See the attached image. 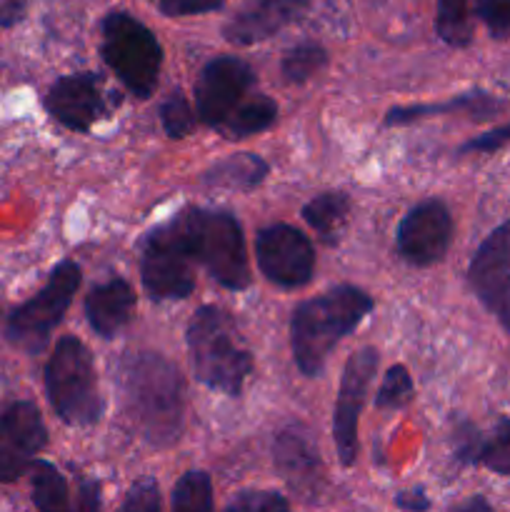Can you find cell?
<instances>
[{"label":"cell","instance_id":"obj_1","mask_svg":"<svg viewBox=\"0 0 510 512\" xmlns=\"http://www.w3.org/2000/svg\"><path fill=\"white\" fill-rule=\"evenodd\" d=\"M120 395L135 430L148 443L165 448L183 430L185 385L178 368L158 353L125 355L118 368Z\"/></svg>","mask_w":510,"mask_h":512},{"label":"cell","instance_id":"obj_2","mask_svg":"<svg viewBox=\"0 0 510 512\" xmlns=\"http://www.w3.org/2000/svg\"><path fill=\"white\" fill-rule=\"evenodd\" d=\"M370 310L373 298L355 285H338L300 303L290 318V348L300 373L308 378L323 373L335 345L353 333Z\"/></svg>","mask_w":510,"mask_h":512},{"label":"cell","instance_id":"obj_3","mask_svg":"<svg viewBox=\"0 0 510 512\" xmlns=\"http://www.w3.org/2000/svg\"><path fill=\"white\" fill-rule=\"evenodd\" d=\"M188 358L195 378L210 390L238 398L253 373V355L245 348L235 320L215 305H203L190 318Z\"/></svg>","mask_w":510,"mask_h":512},{"label":"cell","instance_id":"obj_4","mask_svg":"<svg viewBox=\"0 0 510 512\" xmlns=\"http://www.w3.org/2000/svg\"><path fill=\"white\" fill-rule=\"evenodd\" d=\"M188 253L203 265L210 278L228 290H245L250 285V263L243 228L235 215L225 210L188 208L175 218Z\"/></svg>","mask_w":510,"mask_h":512},{"label":"cell","instance_id":"obj_5","mask_svg":"<svg viewBox=\"0 0 510 512\" xmlns=\"http://www.w3.org/2000/svg\"><path fill=\"white\" fill-rule=\"evenodd\" d=\"M45 390L58 418L73 428H90L103 415L93 355L78 338H60L45 365Z\"/></svg>","mask_w":510,"mask_h":512},{"label":"cell","instance_id":"obj_6","mask_svg":"<svg viewBox=\"0 0 510 512\" xmlns=\"http://www.w3.org/2000/svg\"><path fill=\"white\" fill-rule=\"evenodd\" d=\"M100 55L135 98H150L158 85L163 50L158 38L128 13H108L100 25Z\"/></svg>","mask_w":510,"mask_h":512},{"label":"cell","instance_id":"obj_7","mask_svg":"<svg viewBox=\"0 0 510 512\" xmlns=\"http://www.w3.org/2000/svg\"><path fill=\"white\" fill-rule=\"evenodd\" d=\"M80 278L83 275L73 260H63L55 265L40 293L10 313L8 325H5L8 338L28 353H40L55 325L68 313L80 288Z\"/></svg>","mask_w":510,"mask_h":512},{"label":"cell","instance_id":"obj_8","mask_svg":"<svg viewBox=\"0 0 510 512\" xmlns=\"http://www.w3.org/2000/svg\"><path fill=\"white\" fill-rule=\"evenodd\" d=\"M188 245L175 218L148 235L140 258L143 288L155 300H183L193 293L195 278L190 270Z\"/></svg>","mask_w":510,"mask_h":512},{"label":"cell","instance_id":"obj_9","mask_svg":"<svg viewBox=\"0 0 510 512\" xmlns=\"http://www.w3.org/2000/svg\"><path fill=\"white\" fill-rule=\"evenodd\" d=\"M378 363V350L363 348L350 355L343 375H340V390L333 410V440L343 468H350L358 458L360 413H363L365 400H368V390L375 378V370H378Z\"/></svg>","mask_w":510,"mask_h":512},{"label":"cell","instance_id":"obj_10","mask_svg":"<svg viewBox=\"0 0 510 512\" xmlns=\"http://www.w3.org/2000/svg\"><path fill=\"white\" fill-rule=\"evenodd\" d=\"M255 260L270 283L280 288H303L313 280V243L298 228L285 223L268 225L255 238Z\"/></svg>","mask_w":510,"mask_h":512},{"label":"cell","instance_id":"obj_11","mask_svg":"<svg viewBox=\"0 0 510 512\" xmlns=\"http://www.w3.org/2000/svg\"><path fill=\"white\" fill-rule=\"evenodd\" d=\"M468 283L483 308L510 333V223L498 225L478 245Z\"/></svg>","mask_w":510,"mask_h":512},{"label":"cell","instance_id":"obj_12","mask_svg":"<svg viewBox=\"0 0 510 512\" xmlns=\"http://www.w3.org/2000/svg\"><path fill=\"white\" fill-rule=\"evenodd\" d=\"M450 240H453V215L448 205L438 198L413 205L400 220L398 233H395L400 258L418 268H428L443 260Z\"/></svg>","mask_w":510,"mask_h":512},{"label":"cell","instance_id":"obj_13","mask_svg":"<svg viewBox=\"0 0 510 512\" xmlns=\"http://www.w3.org/2000/svg\"><path fill=\"white\" fill-rule=\"evenodd\" d=\"M255 85V70L245 60L223 55L210 60L195 83V110L210 128H218Z\"/></svg>","mask_w":510,"mask_h":512},{"label":"cell","instance_id":"obj_14","mask_svg":"<svg viewBox=\"0 0 510 512\" xmlns=\"http://www.w3.org/2000/svg\"><path fill=\"white\" fill-rule=\"evenodd\" d=\"M45 443L48 430L33 403L15 400L5 405L0 410V483L23 478Z\"/></svg>","mask_w":510,"mask_h":512},{"label":"cell","instance_id":"obj_15","mask_svg":"<svg viewBox=\"0 0 510 512\" xmlns=\"http://www.w3.org/2000/svg\"><path fill=\"white\" fill-rule=\"evenodd\" d=\"M45 108L63 128L88 133L95 120L103 115V93L93 73L63 75L50 85Z\"/></svg>","mask_w":510,"mask_h":512},{"label":"cell","instance_id":"obj_16","mask_svg":"<svg viewBox=\"0 0 510 512\" xmlns=\"http://www.w3.org/2000/svg\"><path fill=\"white\" fill-rule=\"evenodd\" d=\"M308 5L310 0H248L225 23L223 35L233 45L263 43L303 18Z\"/></svg>","mask_w":510,"mask_h":512},{"label":"cell","instance_id":"obj_17","mask_svg":"<svg viewBox=\"0 0 510 512\" xmlns=\"http://www.w3.org/2000/svg\"><path fill=\"white\" fill-rule=\"evenodd\" d=\"M135 310V293L128 280L110 278L95 285L85 298L88 323L100 338H113L128 325Z\"/></svg>","mask_w":510,"mask_h":512},{"label":"cell","instance_id":"obj_18","mask_svg":"<svg viewBox=\"0 0 510 512\" xmlns=\"http://www.w3.org/2000/svg\"><path fill=\"white\" fill-rule=\"evenodd\" d=\"M273 458L280 473L293 485L315 483L320 475V455L303 425H288L273 443Z\"/></svg>","mask_w":510,"mask_h":512},{"label":"cell","instance_id":"obj_19","mask_svg":"<svg viewBox=\"0 0 510 512\" xmlns=\"http://www.w3.org/2000/svg\"><path fill=\"white\" fill-rule=\"evenodd\" d=\"M503 108L500 100L488 95L485 90H470V93L458 95V98L448 100V103H430V105H400V108H390L385 115V128L393 125H408L418 123L423 118H433V115H448V113H470L475 118H493L498 110Z\"/></svg>","mask_w":510,"mask_h":512},{"label":"cell","instance_id":"obj_20","mask_svg":"<svg viewBox=\"0 0 510 512\" xmlns=\"http://www.w3.org/2000/svg\"><path fill=\"white\" fill-rule=\"evenodd\" d=\"M265 175H268V163L263 158H258L255 153H235L205 170L203 183L208 188L248 193L263 183Z\"/></svg>","mask_w":510,"mask_h":512},{"label":"cell","instance_id":"obj_21","mask_svg":"<svg viewBox=\"0 0 510 512\" xmlns=\"http://www.w3.org/2000/svg\"><path fill=\"white\" fill-rule=\"evenodd\" d=\"M275 118H278V105H275V100L268 98V95H255V98L240 103L218 125V130L228 140L250 138V135H258L263 130H268L275 123Z\"/></svg>","mask_w":510,"mask_h":512},{"label":"cell","instance_id":"obj_22","mask_svg":"<svg viewBox=\"0 0 510 512\" xmlns=\"http://www.w3.org/2000/svg\"><path fill=\"white\" fill-rule=\"evenodd\" d=\"M350 215V198L340 190H328V193L318 195L310 200L303 208V218L320 238L328 245L338 240V233L343 230L345 220Z\"/></svg>","mask_w":510,"mask_h":512},{"label":"cell","instance_id":"obj_23","mask_svg":"<svg viewBox=\"0 0 510 512\" xmlns=\"http://www.w3.org/2000/svg\"><path fill=\"white\" fill-rule=\"evenodd\" d=\"M30 488H33V503L38 510L53 512V510H68L70 508V495L68 483L58 468L45 460H33L30 465Z\"/></svg>","mask_w":510,"mask_h":512},{"label":"cell","instance_id":"obj_24","mask_svg":"<svg viewBox=\"0 0 510 512\" xmlns=\"http://www.w3.org/2000/svg\"><path fill=\"white\" fill-rule=\"evenodd\" d=\"M435 33L440 35L443 43L453 45V48H468L470 40H473L468 0H438Z\"/></svg>","mask_w":510,"mask_h":512},{"label":"cell","instance_id":"obj_25","mask_svg":"<svg viewBox=\"0 0 510 512\" xmlns=\"http://www.w3.org/2000/svg\"><path fill=\"white\" fill-rule=\"evenodd\" d=\"M173 510L195 512V510H213V483L210 475L203 470H188L183 478L175 483L173 498H170Z\"/></svg>","mask_w":510,"mask_h":512},{"label":"cell","instance_id":"obj_26","mask_svg":"<svg viewBox=\"0 0 510 512\" xmlns=\"http://www.w3.org/2000/svg\"><path fill=\"white\" fill-rule=\"evenodd\" d=\"M325 65H328V53H325L323 45L300 43L283 55L280 68H283L285 80H290V83H305L313 75H318Z\"/></svg>","mask_w":510,"mask_h":512},{"label":"cell","instance_id":"obj_27","mask_svg":"<svg viewBox=\"0 0 510 512\" xmlns=\"http://www.w3.org/2000/svg\"><path fill=\"white\" fill-rule=\"evenodd\" d=\"M478 465L495 475H510V418H500L490 438H483Z\"/></svg>","mask_w":510,"mask_h":512},{"label":"cell","instance_id":"obj_28","mask_svg":"<svg viewBox=\"0 0 510 512\" xmlns=\"http://www.w3.org/2000/svg\"><path fill=\"white\" fill-rule=\"evenodd\" d=\"M413 400V378L403 365H393L385 373L383 385L375 395V408L378 410H400Z\"/></svg>","mask_w":510,"mask_h":512},{"label":"cell","instance_id":"obj_29","mask_svg":"<svg viewBox=\"0 0 510 512\" xmlns=\"http://www.w3.org/2000/svg\"><path fill=\"white\" fill-rule=\"evenodd\" d=\"M160 123L170 138H185L195 128V113L180 90H173L160 105Z\"/></svg>","mask_w":510,"mask_h":512},{"label":"cell","instance_id":"obj_30","mask_svg":"<svg viewBox=\"0 0 510 512\" xmlns=\"http://www.w3.org/2000/svg\"><path fill=\"white\" fill-rule=\"evenodd\" d=\"M475 13L493 38H510V0H475Z\"/></svg>","mask_w":510,"mask_h":512},{"label":"cell","instance_id":"obj_31","mask_svg":"<svg viewBox=\"0 0 510 512\" xmlns=\"http://www.w3.org/2000/svg\"><path fill=\"white\" fill-rule=\"evenodd\" d=\"M288 508V500L280 493H273V490H245V493H240L233 503H228L230 512H275Z\"/></svg>","mask_w":510,"mask_h":512},{"label":"cell","instance_id":"obj_32","mask_svg":"<svg viewBox=\"0 0 510 512\" xmlns=\"http://www.w3.org/2000/svg\"><path fill=\"white\" fill-rule=\"evenodd\" d=\"M160 490L158 483L153 478H143L130 488L128 498L123 500L120 508L123 510H145V512H155L160 510Z\"/></svg>","mask_w":510,"mask_h":512},{"label":"cell","instance_id":"obj_33","mask_svg":"<svg viewBox=\"0 0 510 512\" xmlns=\"http://www.w3.org/2000/svg\"><path fill=\"white\" fill-rule=\"evenodd\" d=\"M453 443H455V458L465 465H478V453H480V445H483V435L478 433V428L470 423H460L455 428L453 435Z\"/></svg>","mask_w":510,"mask_h":512},{"label":"cell","instance_id":"obj_34","mask_svg":"<svg viewBox=\"0 0 510 512\" xmlns=\"http://www.w3.org/2000/svg\"><path fill=\"white\" fill-rule=\"evenodd\" d=\"M165 15H200L218 10L225 0H150Z\"/></svg>","mask_w":510,"mask_h":512},{"label":"cell","instance_id":"obj_35","mask_svg":"<svg viewBox=\"0 0 510 512\" xmlns=\"http://www.w3.org/2000/svg\"><path fill=\"white\" fill-rule=\"evenodd\" d=\"M505 143H510V123L503 128H495L490 133L478 135V138L468 140V143L460 148V153H493V150L503 148Z\"/></svg>","mask_w":510,"mask_h":512},{"label":"cell","instance_id":"obj_36","mask_svg":"<svg viewBox=\"0 0 510 512\" xmlns=\"http://www.w3.org/2000/svg\"><path fill=\"white\" fill-rule=\"evenodd\" d=\"M395 508H400V510H428L430 500L425 498L423 488L403 490V493H398V498H395Z\"/></svg>","mask_w":510,"mask_h":512},{"label":"cell","instance_id":"obj_37","mask_svg":"<svg viewBox=\"0 0 510 512\" xmlns=\"http://www.w3.org/2000/svg\"><path fill=\"white\" fill-rule=\"evenodd\" d=\"M25 8H28V0H0V25L10 28L18 23L25 15Z\"/></svg>","mask_w":510,"mask_h":512},{"label":"cell","instance_id":"obj_38","mask_svg":"<svg viewBox=\"0 0 510 512\" xmlns=\"http://www.w3.org/2000/svg\"><path fill=\"white\" fill-rule=\"evenodd\" d=\"M78 508L83 510H98L100 508V485L98 483H85L80 488Z\"/></svg>","mask_w":510,"mask_h":512},{"label":"cell","instance_id":"obj_39","mask_svg":"<svg viewBox=\"0 0 510 512\" xmlns=\"http://www.w3.org/2000/svg\"><path fill=\"white\" fill-rule=\"evenodd\" d=\"M475 508H480V510H490V505L485 503V500H480V498H475V500H468V503L458 505V510H475Z\"/></svg>","mask_w":510,"mask_h":512}]
</instances>
